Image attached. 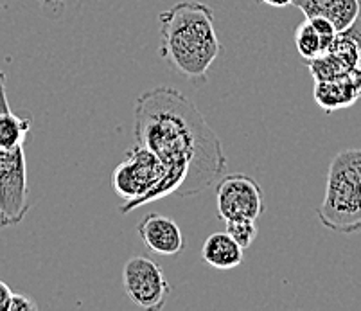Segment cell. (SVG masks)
Masks as SVG:
<instances>
[{
    "label": "cell",
    "instance_id": "1",
    "mask_svg": "<svg viewBox=\"0 0 361 311\" xmlns=\"http://www.w3.org/2000/svg\"><path fill=\"white\" fill-rule=\"evenodd\" d=\"M135 142L155 152L167 173L142 205L166 196L189 198L207 191L223 176L226 157L221 139L191 97L173 87L140 94L133 104Z\"/></svg>",
    "mask_w": 361,
    "mask_h": 311
},
{
    "label": "cell",
    "instance_id": "2",
    "mask_svg": "<svg viewBox=\"0 0 361 311\" xmlns=\"http://www.w3.org/2000/svg\"><path fill=\"white\" fill-rule=\"evenodd\" d=\"M160 58L182 78L203 83L223 52L211 6L183 0L160 13Z\"/></svg>",
    "mask_w": 361,
    "mask_h": 311
},
{
    "label": "cell",
    "instance_id": "3",
    "mask_svg": "<svg viewBox=\"0 0 361 311\" xmlns=\"http://www.w3.org/2000/svg\"><path fill=\"white\" fill-rule=\"evenodd\" d=\"M317 216L324 227L338 234L361 232V148L333 157Z\"/></svg>",
    "mask_w": 361,
    "mask_h": 311
},
{
    "label": "cell",
    "instance_id": "4",
    "mask_svg": "<svg viewBox=\"0 0 361 311\" xmlns=\"http://www.w3.org/2000/svg\"><path fill=\"white\" fill-rule=\"evenodd\" d=\"M166 164L155 152L146 146L133 144L124 153L123 162L111 173V185L117 196L124 200L121 214L135 211L142 205V200L149 195L166 176Z\"/></svg>",
    "mask_w": 361,
    "mask_h": 311
},
{
    "label": "cell",
    "instance_id": "5",
    "mask_svg": "<svg viewBox=\"0 0 361 311\" xmlns=\"http://www.w3.org/2000/svg\"><path fill=\"white\" fill-rule=\"evenodd\" d=\"M31 209L24 146L0 148V227H15Z\"/></svg>",
    "mask_w": 361,
    "mask_h": 311
},
{
    "label": "cell",
    "instance_id": "6",
    "mask_svg": "<svg viewBox=\"0 0 361 311\" xmlns=\"http://www.w3.org/2000/svg\"><path fill=\"white\" fill-rule=\"evenodd\" d=\"M123 288L128 299L140 310H162L171 286L162 268L149 257L135 255L123 268Z\"/></svg>",
    "mask_w": 361,
    "mask_h": 311
},
{
    "label": "cell",
    "instance_id": "7",
    "mask_svg": "<svg viewBox=\"0 0 361 311\" xmlns=\"http://www.w3.org/2000/svg\"><path fill=\"white\" fill-rule=\"evenodd\" d=\"M216 211L223 221L248 218L257 219L264 214V195L257 180L245 173H231L218 180Z\"/></svg>",
    "mask_w": 361,
    "mask_h": 311
},
{
    "label": "cell",
    "instance_id": "8",
    "mask_svg": "<svg viewBox=\"0 0 361 311\" xmlns=\"http://www.w3.org/2000/svg\"><path fill=\"white\" fill-rule=\"evenodd\" d=\"M137 232L146 248L159 255H176L185 248L182 228L169 216L149 212L139 221Z\"/></svg>",
    "mask_w": 361,
    "mask_h": 311
},
{
    "label": "cell",
    "instance_id": "9",
    "mask_svg": "<svg viewBox=\"0 0 361 311\" xmlns=\"http://www.w3.org/2000/svg\"><path fill=\"white\" fill-rule=\"evenodd\" d=\"M313 97L327 114L353 106L361 97V68H350L333 80L314 81Z\"/></svg>",
    "mask_w": 361,
    "mask_h": 311
},
{
    "label": "cell",
    "instance_id": "10",
    "mask_svg": "<svg viewBox=\"0 0 361 311\" xmlns=\"http://www.w3.org/2000/svg\"><path fill=\"white\" fill-rule=\"evenodd\" d=\"M293 6L306 18L329 20L338 32H345L361 15V0H293Z\"/></svg>",
    "mask_w": 361,
    "mask_h": 311
},
{
    "label": "cell",
    "instance_id": "11",
    "mask_svg": "<svg viewBox=\"0 0 361 311\" xmlns=\"http://www.w3.org/2000/svg\"><path fill=\"white\" fill-rule=\"evenodd\" d=\"M245 248L228 232H214L202 247V260L216 270H232L243 263Z\"/></svg>",
    "mask_w": 361,
    "mask_h": 311
},
{
    "label": "cell",
    "instance_id": "12",
    "mask_svg": "<svg viewBox=\"0 0 361 311\" xmlns=\"http://www.w3.org/2000/svg\"><path fill=\"white\" fill-rule=\"evenodd\" d=\"M31 117H20L13 114L6 96V74L0 71V148L24 146L31 132Z\"/></svg>",
    "mask_w": 361,
    "mask_h": 311
},
{
    "label": "cell",
    "instance_id": "13",
    "mask_svg": "<svg viewBox=\"0 0 361 311\" xmlns=\"http://www.w3.org/2000/svg\"><path fill=\"white\" fill-rule=\"evenodd\" d=\"M295 47H297L298 54L307 61L324 54L322 38L310 18H306V20L298 24L297 29H295Z\"/></svg>",
    "mask_w": 361,
    "mask_h": 311
},
{
    "label": "cell",
    "instance_id": "14",
    "mask_svg": "<svg viewBox=\"0 0 361 311\" xmlns=\"http://www.w3.org/2000/svg\"><path fill=\"white\" fill-rule=\"evenodd\" d=\"M307 67H310V74L313 76L314 81L333 80V78H338L341 74H345L347 71H350V67H347L340 58H336L329 51L307 61Z\"/></svg>",
    "mask_w": 361,
    "mask_h": 311
},
{
    "label": "cell",
    "instance_id": "15",
    "mask_svg": "<svg viewBox=\"0 0 361 311\" xmlns=\"http://www.w3.org/2000/svg\"><path fill=\"white\" fill-rule=\"evenodd\" d=\"M226 224V232L241 245L243 248H250L254 245L255 238H257V225H255V219L248 218H239V219H231V221H225Z\"/></svg>",
    "mask_w": 361,
    "mask_h": 311
},
{
    "label": "cell",
    "instance_id": "16",
    "mask_svg": "<svg viewBox=\"0 0 361 311\" xmlns=\"http://www.w3.org/2000/svg\"><path fill=\"white\" fill-rule=\"evenodd\" d=\"M38 304L27 295H20V293H13L11 303H9L8 311H36Z\"/></svg>",
    "mask_w": 361,
    "mask_h": 311
},
{
    "label": "cell",
    "instance_id": "17",
    "mask_svg": "<svg viewBox=\"0 0 361 311\" xmlns=\"http://www.w3.org/2000/svg\"><path fill=\"white\" fill-rule=\"evenodd\" d=\"M347 36H350L357 45V51H360V68H361V15L357 16V20L350 25L345 31Z\"/></svg>",
    "mask_w": 361,
    "mask_h": 311
},
{
    "label": "cell",
    "instance_id": "18",
    "mask_svg": "<svg viewBox=\"0 0 361 311\" xmlns=\"http://www.w3.org/2000/svg\"><path fill=\"white\" fill-rule=\"evenodd\" d=\"M13 291L4 281H0V311H8L9 310V303H11Z\"/></svg>",
    "mask_w": 361,
    "mask_h": 311
},
{
    "label": "cell",
    "instance_id": "19",
    "mask_svg": "<svg viewBox=\"0 0 361 311\" xmlns=\"http://www.w3.org/2000/svg\"><path fill=\"white\" fill-rule=\"evenodd\" d=\"M261 4L270 6V8H288V6H293V0H259Z\"/></svg>",
    "mask_w": 361,
    "mask_h": 311
},
{
    "label": "cell",
    "instance_id": "20",
    "mask_svg": "<svg viewBox=\"0 0 361 311\" xmlns=\"http://www.w3.org/2000/svg\"><path fill=\"white\" fill-rule=\"evenodd\" d=\"M47 6H63L67 0H44Z\"/></svg>",
    "mask_w": 361,
    "mask_h": 311
}]
</instances>
